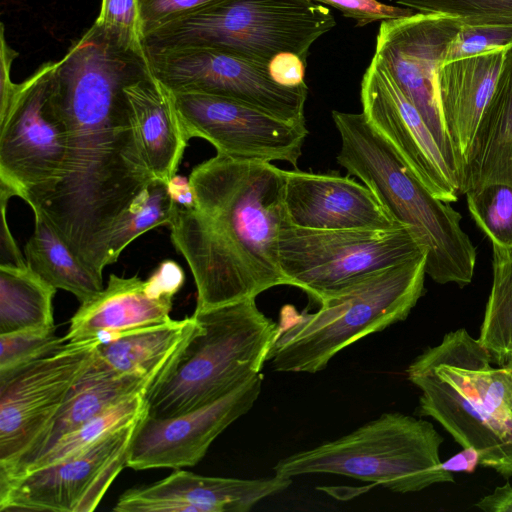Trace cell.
<instances>
[{"mask_svg":"<svg viewBox=\"0 0 512 512\" xmlns=\"http://www.w3.org/2000/svg\"><path fill=\"white\" fill-rule=\"evenodd\" d=\"M145 74L138 57L98 37L75 42L51 73V98L66 124L68 154L60 181L34 211L101 280L111 228L155 179L125 94Z\"/></svg>","mask_w":512,"mask_h":512,"instance_id":"obj_1","label":"cell"},{"mask_svg":"<svg viewBox=\"0 0 512 512\" xmlns=\"http://www.w3.org/2000/svg\"><path fill=\"white\" fill-rule=\"evenodd\" d=\"M188 178L195 207H174L168 226L194 277L195 311L288 285L278 251L286 219L284 170L217 153L196 165Z\"/></svg>","mask_w":512,"mask_h":512,"instance_id":"obj_2","label":"cell"},{"mask_svg":"<svg viewBox=\"0 0 512 512\" xmlns=\"http://www.w3.org/2000/svg\"><path fill=\"white\" fill-rule=\"evenodd\" d=\"M332 118L341 138L338 163L409 229L426 254V274L438 284H470L477 253L461 215L415 177L362 112L333 111Z\"/></svg>","mask_w":512,"mask_h":512,"instance_id":"obj_3","label":"cell"},{"mask_svg":"<svg viewBox=\"0 0 512 512\" xmlns=\"http://www.w3.org/2000/svg\"><path fill=\"white\" fill-rule=\"evenodd\" d=\"M426 254L323 298L314 313L284 306L269 360L277 372L317 373L344 348L404 321L424 293Z\"/></svg>","mask_w":512,"mask_h":512,"instance_id":"obj_4","label":"cell"},{"mask_svg":"<svg viewBox=\"0 0 512 512\" xmlns=\"http://www.w3.org/2000/svg\"><path fill=\"white\" fill-rule=\"evenodd\" d=\"M197 326L145 392L149 417H173L213 402L261 374L278 323L255 298L194 311Z\"/></svg>","mask_w":512,"mask_h":512,"instance_id":"obj_5","label":"cell"},{"mask_svg":"<svg viewBox=\"0 0 512 512\" xmlns=\"http://www.w3.org/2000/svg\"><path fill=\"white\" fill-rule=\"evenodd\" d=\"M442 443L431 422L387 412L340 438L279 460L273 470L274 475L290 479L334 474L373 482L396 493L418 492L454 482L440 461Z\"/></svg>","mask_w":512,"mask_h":512,"instance_id":"obj_6","label":"cell"},{"mask_svg":"<svg viewBox=\"0 0 512 512\" xmlns=\"http://www.w3.org/2000/svg\"><path fill=\"white\" fill-rule=\"evenodd\" d=\"M335 24L312 0H226L153 30L144 47H211L266 66L285 53L307 62L311 45Z\"/></svg>","mask_w":512,"mask_h":512,"instance_id":"obj_7","label":"cell"},{"mask_svg":"<svg viewBox=\"0 0 512 512\" xmlns=\"http://www.w3.org/2000/svg\"><path fill=\"white\" fill-rule=\"evenodd\" d=\"M279 263L288 285L319 303L369 274L425 254L409 229L316 230L287 217L278 239Z\"/></svg>","mask_w":512,"mask_h":512,"instance_id":"obj_8","label":"cell"},{"mask_svg":"<svg viewBox=\"0 0 512 512\" xmlns=\"http://www.w3.org/2000/svg\"><path fill=\"white\" fill-rule=\"evenodd\" d=\"M54 62L19 83L0 116V187L37 210L60 181L68 154L66 124L51 98Z\"/></svg>","mask_w":512,"mask_h":512,"instance_id":"obj_9","label":"cell"},{"mask_svg":"<svg viewBox=\"0 0 512 512\" xmlns=\"http://www.w3.org/2000/svg\"><path fill=\"white\" fill-rule=\"evenodd\" d=\"M100 340L66 343L0 376V485L14 478L96 357Z\"/></svg>","mask_w":512,"mask_h":512,"instance_id":"obj_10","label":"cell"},{"mask_svg":"<svg viewBox=\"0 0 512 512\" xmlns=\"http://www.w3.org/2000/svg\"><path fill=\"white\" fill-rule=\"evenodd\" d=\"M152 75L170 92L238 100L291 123L305 124L306 83L279 84L269 67L211 47L145 49Z\"/></svg>","mask_w":512,"mask_h":512,"instance_id":"obj_11","label":"cell"},{"mask_svg":"<svg viewBox=\"0 0 512 512\" xmlns=\"http://www.w3.org/2000/svg\"><path fill=\"white\" fill-rule=\"evenodd\" d=\"M462 25L457 17L432 12L382 20L374 54L418 110L460 180L461 163L445 126L436 80Z\"/></svg>","mask_w":512,"mask_h":512,"instance_id":"obj_12","label":"cell"},{"mask_svg":"<svg viewBox=\"0 0 512 512\" xmlns=\"http://www.w3.org/2000/svg\"><path fill=\"white\" fill-rule=\"evenodd\" d=\"M171 94L187 141L199 137L210 142L217 153L233 159L285 161L297 168L308 135L305 124L284 121L220 95Z\"/></svg>","mask_w":512,"mask_h":512,"instance_id":"obj_13","label":"cell"},{"mask_svg":"<svg viewBox=\"0 0 512 512\" xmlns=\"http://www.w3.org/2000/svg\"><path fill=\"white\" fill-rule=\"evenodd\" d=\"M141 419L74 457L26 473L0 487V511H94L127 467L131 442Z\"/></svg>","mask_w":512,"mask_h":512,"instance_id":"obj_14","label":"cell"},{"mask_svg":"<svg viewBox=\"0 0 512 512\" xmlns=\"http://www.w3.org/2000/svg\"><path fill=\"white\" fill-rule=\"evenodd\" d=\"M362 113L415 177L437 198L456 202L461 180L414 105L386 68L372 58L360 90Z\"/></svg>","mask_w":512,"mask_h":512,"instance_id":"obj_15","label":"cell"},{"mask_svg":"<svg viewBox=\"0 0 512 512\" xmlns=\"http://www.w3.org/2000/svg\"><path fill=\"white\" fill-rule=\"evenodd\" d=\"M262 389V375L223 397L183 414L155 418L145 415L130 446L127 467L135 470L195 466L213 441L246 414Z\"/></svg>","mask_w":512,"mask_h":512,"instance_id":"obj_16","label":"cell"},{"mask_svg":"<svg viewBox=\"0 0 512 512\" xmlns=\"http://www.w3.org/2000/svg\"><path fill=\"white\" fill-rule=\"evenodd\" d=\"M292 479L213 477L175 469L149 485L124 491L116 512H247L261 500L287 489Z\"/></svg>","mask_w":512,"mask_h":512,"instance_id":"obj_17","label":"cell"},{"mask_svg":"<svg viewBox=\"0 0 512 512\" xmlns=\"http://www.w3.org/2000/svg\"><path fill=\"white\" fill-rule=\"evenodd\" d=\"M284 204L294 226L316 230L390 229L400 226L372 191L338 173L284 170ZM404 226V225H403Z\"/></svg>","mask_w":512,"mask_h":512,"instance_id":"obj_18","label":"cell"},{"mask_svg":"<svg viewBox=\"0 0 512 512\" xmlns=\"http://www.w3.org/2000/svg\"><path fill=\"white\" fill-rule=\"evenodd\" d=\"M420 391L417 412L437 421L463 448L480 454V465L505 478L512 477V429L485 413L471 398L418 356L406 370Z\"/></svg>","mask_w":512,"mask_h":512,"instance_id":"obj_19","label":"cell"},{"mask_svg":"<svg viewBox=\"0 0 512 512\" xmlns=\"http://www.w3.org/2000/svg\"><path fill=\"white\" fill-rule=\"evenodd\" d=\"M172 303L173 299L154 295L146 280L110 274L106 287L81 303L63 337L66 343L95 338L103 342L115 334L171 319Z\"/></svg>","mask_w":512,"mask_h":512,"instance_id":"obj_20","label":"cell"},{"mask_svg":"<svg viewBox=\"0 0 512 512\" xmlns=\"http://www.w3.org/2000/svg\"><path fill=\"white\" fill-rule=\"evenodd\" d=\"M507 50L457 59L442 64L438 70L440 107L461 168L495 90Z\"/></svg>","mask_w":512,"mask_h":512,"instance_id":"obj_21","label":"cell"},{"mask_svg":"<svg viewBox=\"0 0 512 512\" xmlns=\"http://www.w3.org/2000/svg\"><path fill=\"white\" fill-rule=\"evenodd\" d=\"M512 186V47L465 157L462 194L480 186Z\"/></svg>","mask_w":512,"mask_h":512,"instance_id":"obj_22","label":"cell"},{"mask_svg":"<svg viewBox=\"0 0 512 512\" xmlns=\"http://www.w3.org/2000/svg\"><path fill=\"white\" fill-rule=\"evenodd\" d=\"M142 153L154 177L168 182L187 147L172 94L152 74L125 87Z\"/></svg>","mask_w":512,"mask_h":512,"instance_id":"obj_23","label":"cell"},{"mask_svg":"<svg viewBox=\"0 0 512 512\" xmlns=\"http://www.w3.org/2000/svg\"><path fill=\"white\" fill-rule=\"evenodd\" d=\"M157 378L153 375L119 373L104 363L96 353L92 364L74 385L50 427L14 478L61 436L80 427L112 405L134 395L145 393Z\"/></svg>","mask_w":512,"mask_h":512,"instance_id":"obj_24","label":"cell"},{"mask_svg":"<svg viewBox=\"0 0 512 512\" xmlns=\"http://www.w3.org/2000/svg\"><path fill=\"white\" fill-rule=\"evenodd\" d=\"M197 326L192 314L115 334L97 346L98 357L119 373L157 376L168 367Z\"/></svg>","mask_w":512,"mask_h":512,"instance_id":"obj_25","label":"cell"},{"mask_svg":"<svg viewBox=\"0 0 512 512\" xmlns=\"http://www.w3.org/2000/svg\"><path fill=\"white\" fill-rule=\"evenodd\" d=\"M34 232L25 249L26 264L56 289L72 293L84 303L103 290V280L72 252L47 218L34 211Z\"/></svg>","mask_w":512,"mask_h":512,"instance_id":"obj_26","label":"cell"},{"mask_svg":"<svg viewBox=\"0 0 512 512\" xmlns=\"http://www.w3.org/2000/svg\"><path fill=\"white\" fill-rule=\"evenodd\" d=\"M57 289L27 264H0V334L55 327Z\"/></svg>","mask_w":512,"mask_h":512,"instance_id":"obj_27","label":"cell"},{"mask_svg":"<svg viewBox=\"0 0 512 512\" xmlns=\"http://www.w3.org/2000/svg\"><path fill=\"white\" fill-rule=\"evenodd\" d=\"M492 250L493 280L478 340L493 362L512 369V248Z\"/></svg>","mask_w":512,"mask_h":512,"instance_id":"obj_28","label":"cell"},{"mask_svg":"<svg viewBox=\"0 0 512 512\" xmlns=\"http://www.w3.org/2000/svg\"><path fill=\"white\" fill-rule=\"evenodd\" d=\"M146 413L145 393L126 398L88 420L75 430L61 436L55 443L37 456L16 478L36 469L74 457L109 434L143 418Z\"/></svg>","mask_w":512,"mask_h":512,"instance_id":"obj_29","label":"cell"},{"mask_svg":"<svg viewBox=\"0 0 512 512\" xmlns=\"http://www.w3.org/2000/svg\"><path fill=\"white\" fill-rule=\"evenodd\" d=\"M173 213L167 182L155 178L115 221L104 248L105 265L114 263L122 251L143 233L169 225Z\"/></svg>","mask_w":512,"mask_h":512,"instance_id":"obj_30","label":"cell"},{"mask_svg":"<svg viewBox=\"0 0 512 512\" xmlns=\"http://www.w3.org/2000/svg\"><path fill=\"white\" fill-rule=\"evenodd\" d=\"M465 196L470 215L492 247L512 248V186L486 184Z\"/></svg>","mask_w":512,"mask_h":512,"instance_id":"obj_31","label":"cell"},{"mask_svg":"<svg viewBox=\"0 0 512 512\" xmlns=\"http://www.w3.org/2000/svg\"><path fill=\"white\" fill-rule=\"evenodd\" d=\"M418 12L442 13L463 25L512 26V0H395Z\"/></svg>","mask_w":512,"mask_h":512,"instance_id":"obj_32","label":"cell"},{"mask_svg":"<svg viewBox=\"0 0 512 512\" xmlns=\"http://www.w3.org/2000/svg\"><path fill=\"white\" fill-rule=\"evenodd\" d=\"M56 327L0 334V376L45 357L66 342L55 333Z\"/></svg>","mask_w":512,"mask_h":512,"instance_id":"obj_33","label":"cell"},{"mask_svg":"<svg viewBox=\"0 0 512 512\" xmlns=\"http://www.w3.org/2000/svg\"><path fill=\"white\" fill-rule=\"evenodd\" d=\"M512 47V26L462 25L447 48L444 63Z\"/></svg>","mask_w":512,"mask_h":512,"instance_id":"obj_34","label":"cell"},{"mask_svg":"<svg viewBox=\"0 0 512 512\" xmlns=\"http://www.w3.org/2000/svg\"><path fill=\"white\" fill-rule=\"evenodd\" d=\"M98 25L130 49L145 53L139 0H102Z\"/></svg>","mask_w":512,"mask_h":512,"instance_id":"obj_35","label":"cell"},{"mask_svg":"<svg viewBox=\"0 0 512 512\" xmlns=\"http://www.w3.org/2000/svg\"><path fill=\"white\" fill-rule=\"evenodd\" d=\"M226 0H139L144 38L153 30Z\"/></svg>","mask_w":512,"mask_h":512,"instance_id":"obj_36","label":"cell"},{"mask_svg":"<svg viewBox=\"0 0 512 512\" xmlns=\"http://www.w3.org/2000/svg\"><path fill=\"white\" fill-rule=\"evenodd\" d=\"M339 10L345 17L356 21L358 26H365L375 21L406 17L414 14L407 7L386 5L378 0H312Z\"/></svg>","mask_w":512,"mask_h":512,"instance_id":"obj_37","label":"cell"},{"mask_svg":"<svg viewBox=\"0 0 512 512\" xmlns=\"http://www.w3.org/2000/svg\"><path fill=\"white\" fill-rule=\"evenodd\" d=\"M185 274L173 260H164L146 280L150 290L157 296L173 299L182 288Z\"/></svg>","mask_w":512,"mask_h":512,"instance_id":"obj_38","label":"cell"},{"mask_svg":"<svg viewBox=\"0 0 512 512\" xmlns=\"http://www.w3.org/2000/svg\"><path fill=\"white\" fill-rule=\"evenodd\" d=\"M0 116L4 115L14 97L18 85L11 79V66L17 57V52L10 47L5 37V27L0 29Z\"/></svg>","mask_w":512,"mask_h":512,"instance_id":"obj_39","label":"cell"},{"mask_svg":"<svg viewBox=\"0 0 512 512\" xmlns=\"http://www.w3.org/2000/svg\"><path fill=\"white\" fill-rule=\"evenodd\" d=\"M299 56L285 53L276 56L268 65L274 80L285 86H297L304 83V69L306 66Z\"/></svg>","mask_w":512,"mask_h":512,"instance_id":"obj_40","label":"cell"},{"mask_svg":"<svg viewBox=\"0 0 512 512\" xmlns=\"http://www.w3.org/2000/svg\"><path fill=\"white\" fill-rule=\"evenodd\" d=\"M12 197L11 193L6 189L0 187V198H1V214H2V229H1V253L2 258L7 256L8 263H14L17 265L26 264V260L21 254L17 244L10 233V230L6 222V207L9 198ZM2 263V262H1Z\"/></svg>","mask_w":512,"mask_h":512,"instance_id":"obj_41","label":"cell"},{"mask_svg":"<svg viewBox=\"0 0 512 512\" xmlns=\"http://www.w3.org/2000/svg\"><path fill=\"white\" fill-rule=\"evenodd\" d=\"M167 190L175 208L190 210L195 207V192L189 178L175 174L167 182Z\"/></svg>","mask_w":512,"mask_h":512,"instance_id":"obj_42","label":"cell"},{"mask_svg":"<svg viewBox=\"0 0 512 512\" xmlns=\"http://www.w3.org/2000/svg\"><path fill=\"white\" fill-rule=\"evenodd\" d=\"M475 507L485 512H512V485L507 481L480 499Z\"/></svg>","mask_w":512,"mask_h":512,"instance_id":"obj_43","label":"cell"},{"mask_svg":"<svg viewBox=\"0 0 512 512\" xmlns=\"http://www.w3.org/2000/svg\"><path fill=\"white\" fill-rule=\"evenodd\" d=\"M478 465H480V454L472 447H465L447 461L442 462V467L451 473H473Z\"/></svg>","mask_w":512,"mask_h":512,"instance_id":"obj_44","label":"cell"},{"mask_svg":"<svg viewBox=\"0 0 512 512\" xmlns=\"http://www.w3.org/2000/svg\"><path fill=\"white\" fill-rule=\"evenodd\" d=\"M510 370H511V372H512V369H510Z\"/></svg>","mask_w":512,"mask_h":512,"instance_id":"obj_45","label":"cell"}]
</instances>
